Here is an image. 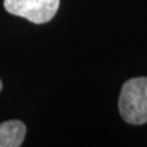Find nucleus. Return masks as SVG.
<instances>
[{"mask_svg":"<svg viewBox=\"0 0 147 147\" xmlns=\"http://www.w3.org/2000/svg\"><path fill=\"white\" fill-rule=\"evenodd\" d=\"M119 112L127 124L147 123V77H135L124 84L119 97Z\"/></svg>","mask_w":147,"mask_h":147,"instance_id":"obj_1","label":"nucleus"},{"mask_svg":"<svg viewBox=\"0 0 147 147\" xmlns=\"http://www.w3.org/2000/svg\"><path fill=\"white\" fill-rule=\"evenodd\" d=\"M60 0H4V7L11 15L33 24H45L55 16Z\"/></svg>","mask_w":147,"mask_h":147,"instance_id":"obj_2","label":"nucleus"},{"mask_svg":"<svg viewBox=\"0 0 147 147\" xmlns=\"http://www.w3.org/2000/svg\"><path fill=\"white\" fill-rule=\"evenodd\" d=\"M26 136V125L20 120L0 123V147H18Z\"/></svg>","mask_w":147,"mask_h":147,"instance_id":"obj_3","label":"nucleus"},{"mask_svg":"<svg viewBox=\"0 0 147 147\" xmlns=\"http://www.w3.org/2000/svg\"><path fill=\"white\" fill-rule=\"evenodd\" d=\"M1 88H3V84H1V81H0V91H1Z\"/></svg>","mask_w":147,"mask_h":147,"instance_id":"obj_4","label":"nucleus"}]
</instances>
